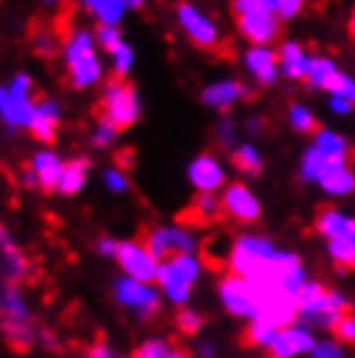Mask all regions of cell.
Listing matches in <instances>:
<instances>
[{
	"instance_id": "cell-1",
	"label": "cell",
	"mask_w": 355,
	"mask_h": 358,
	"mask_svg": "<svg viewBox=\"0 0 355 358\" xmlns=\"http://www.w3.org/2000/svg\"><path fill=\"white\" fill-rule=\"evenodd\" d=\"M231 13L241 34L259 47L273 45L283 34L280 16L270 8L267 0H233Z\"/></svg>"
},
{
	"instance_id": "cell-2",
	"label": "cell",
	"mask_w": 355,
	"mask_h": 358,
	"mask_svg": "<svg viewBox=\"0 0 355 358\" xmlns=\"http://www.w3.org/2000/svg\"><path fill=\"white\" fill-rule=\"evenodd\" d=\"M350 309L345 299L327 288L319 280H311V283H303L301 294H298V312H301L303 320H309L314 327H327L332 330L335 322Z\"/></svg>"
},
{
	"instance_id": "cell-3",
	"label": "cell",
	"mask_w": 355,
	"mask_h": 358,
	"mask_svg": "<svg viewBox=\"0 0 355 358\" xmlns=\"http://www.w3.org/2000/svg\"><path fill=\"white\" fill-rule=\"evenodd\" d=\"M0 330L16 350H27L34 343V322L29 304L13 286L0 294Z\"/></svg>"
},
{
	"instance_id": "cell-4",
	"label": "cell",
	"mask_w": 355,
	"mask_h": 358,
	"mask_svg": "<svg viewBox=\"0 0 355 358\" xmlns=\"http://www.w3.org/2000/svg\"><path fill=\"white\" fill-rule=\"evenodd\" d=\"M301 174L303 179H317L332 195H345L355 187V174L353 169H347L345 159H329L317 145L303 153Z\"/></svg>"
},
{
	"instance_id": "cell-5",
	"label": "cell",
	"mask_w": 355,
	"mask_h": 358,
	"mask_svg": "<svg viewBox=\"0 0 355 358\" xmlns=\"http://www.w3.org/2000/svg\"><path fill=\"white\" fill-rule=\"evenodd\" d=\"M197 275H200V262L192 255L166 257L159 268V283L164 288V294L169 296L174 304H184L189 299Z\"/></svg>"
},
{
	"instance_id": "cell-6",
	"label": "cell",
	"mask_w": 355,
	"mask_h": 358,
	"mask_svg": "<svg viewBox=\"0 0 355 358\" xmlns=\"http://www.w3.org/2000/svg\"><path fill=\"white\" fill-rule=\"evenodd\" d=\"M275 252V244L265 239V236H249V234L239 236L231 247V255H229V270L252 280L270 262V257Z\"/></svg>"
},
{
	"instance_id": "cell-7",
	"label": "cell",
	"mask_w": 355,
	"mask_h": 358,
	"mask_svg": "<svg viewBox=\"0 0 355 358\" xmlns=\"http://www.w3.org/2000/svg\"><path fill=\"white\" fill-rule=\"evenodd\" d=\"M101 112H104V120H109L117 130L122 127H130L140 117V99H138V91L124 81H112L104 89V96H101Z\"/></svg>"
},
{
	"instance_id": "cell-8",
	"label": "cell",
	"mask_w": 355,
	"mask_h": 358,
	"mask_svg": "<svg viewBox=\"0 0 355 358\" xmlns=\"http://www.w3.org/2000/svg\"><path fill=\"white\" fill-rule=\"evenodd\" d=\"M34 99H31V78L16 76V81L8 89L0 86V117L8 127H21L31 122L34 115Z\"/></svg>"
},
{
	"instance_id": "cell-9",
	"label": "cell",
	"mask_w": 355,
	"mask_h": 358,
	"mask_svg": "<svg viewBox=\"0 0 355 358\" xmlns=\"http://www.w3.org/2000/svg\"><path fill=\"white\" fill-rule=\"evenodd\" d=\"M221 301L223 306L229 309L236 317H247V320H254L259 314V306H262V299H259L257 286L247 280V278L236 275L229 270V275L221 278Z\"/></svg>"
},
{
	"instance_id": "cell-10",
	"label": "cell",
	"mask_w": 355,
	"mask_h": 358,
	"mask_svg": "<svg viewBox=\"0 0 355 358\" xmlns=\"http://www.w3.org/2000/svg\"><path fill=\"white\" fill-rule=\"evenodd\" d=\"M177 18L195 47L208 50V52H218V50H221L223 39H221V34H218V29H215V24L205 16L203 10H197L192 3H179Z\"/></svg>"
},
{
	"instance_id": "cell-11",
	"label": "cell",
	"mask_w": 355,
	"mask_h": 358,
	"mask_svg": "<svg viewBox=\"0 0 355 358\" xmlns=\"http://www.w3.org/2000/svg\"><path fill=\"white\" fill-rule=\"evenodd\" d=\"M117 262L127 273V278L151 283L153 278H159V257L148 250L145 242H122L117 247Z\"/></svg>"
},
{
	"instance_id": "cell-12",
	"label": "cell",
	"mask_w": 355,
	"mask_h": 358,
	"mask_svg": "<svg viewBox=\"0 0 355 358\" xmlns=\"http://www.w3.org/2000/svg\"><path fill=\"white\" fill-rule=\"evenodd\" d=\"M145 244H148V250L159 260H166V257H174V255H189L197 247L195 236L187 234L184 229H179V226H159V229H153L145 236Z\"/></svg>"
},
{
	"instance_id": "cell-13",
	"label": "cell",
	"mask_w": 355,
	"mask_h": 358,
	"mask_svg": "<svg viewBox=\"0 0 355 358\" xmlns=\"http://www.w3.org/2000/svg\"><path fill=\"white\" fill-rule=\"evenodd\" d=\"M119 304L130 306L133 312H138L140 317H153L159 312V291L143 280H135V278H119L115 288Z\"/></svg>"
},
{
	"instance_id": "cell-14",
	"label": "cell",
	"mask_w": 355,
	"mask_h": 358,
	"mask_svg": "<svg viewBox=\"0 0 355 358\" xmlns=\"http://www.w3.org/2000/svg\"><path fill=\"white\" fill-rule=\"evenodd\" d=\"M314 229L329 242H347L355 244V218L340 213L338 208L321 203L314 213Z\"/></svg>"
},
{
	"instance_id": "cell-15",
	"label": "cell",
	"mask_w": 355,
	"mask_h": 358,
	"mask_svg": "<svg viewBox=\"0 0 355 358\" xmlns=\"http://www.w3.org/2000/svg\"><path fill=\"white\" fill-rule=\"evenodd\" d=\"M221 200L226 215H231L233 221H239V224H254V221H259L262 208H259V200L252 195V189L247 185H241V182L229 185Z\"/></svg>"
},
{
	"instance_id": "cell-16",
	"label": "cell",
	"mask_w": 355,
	"mask_h": 358,
	"mask_svg": "<svg viewBox=\"0 0 355 358\" xmlns=\"http://www.w3.org/2000/svg\"><path fill=\"white\" fill-rule=\"evenodd\" d=\"M317 345L314 335L301 324H288L277 332V338L273 341V345L267 348L270 358H298L303 353H311V348Z\"/></svg>"
},
{
	"instance_id": "cell-17",
	"label": "cell",
	"mask_w": 355,
	"mask_h": 358,
	"mask_svg": "<svg viewBox=\"0 0 355 358\" xmlns=\"http://www.w3.org/2000/svg\"><path fill=\"white\" fill-rule=\"evenodd\" d=\"M189 179L200 192H215L226 185V174L221 169V162L213 153H200L195 162L189 164Z\"/></svg>"
},
{
	"instance_id": "cell-18",
	"label": "cell",
	"mask_w": 355,
	"mask_h": 358,
	"mask_svg": "<svg viewBox=\"0 0 355 358\" xmlns=\"http://www.w3.org/2000/svg\"><path fill=\"white\" fill-rule=\"evenodd\" d=\"M244 60H247V68L249 73L257 78L262 86H270V83H275V76H277V65H280V57L277 52H273L270 47H252L247 55H244Z\"/></svg>"
},
{
	"instance_id": "cell-19",
	"label": "cell",
	"mask_w": 355,
	"mask_h": 358,
	"mask_svg": "<svg viewBox=\"0 0 355 358\" xmlns=\"http://www.w3.org/2000/svg\"><path fill=\"white\" fill-rule=\"evenodd\" d=\"M57 125H60V107L55 101H39L34 107V115H31V122H29V130L36 141H45V143H52L55 133H57Z\"/></svg>"
},
{
	"instance_id": "cell-20",
	"label": "cell",
	"mask_w": 355,
	"mask_h": 358,
	"mask_svg": "<svg viewBox=\"0 0 355 358\" xmlns=\"http://www.w3.org/2000/svg\"><path fill=\"white\" fill-rule=\"evenodd\" d=\"M249 96H252V91L241 81H221V83L208 86V89L203 91V101L208 107H215V109H229V107H233L236 101L249 99Z\"/></svg>"
},
{
	"instance_id": "cell-21",
	"label": "cell",
	"mask_w": 355,
	"mask_h": 358,
	"mask_svg": "<svg viewBox=\"0 0 355 358\" xmlns=\"http://www.w3.org/2000/svg\"><path fill=\"white\" fill-rule=\"evenodd\" d=\"M62 169H65V162L52 151H39L34 159H31V171L36 174L39 187H45V189H57Z\"/></svg>"
},
{
	"instance_id": "cell-22",
	"label": "cell",
	"mask_w": 355,
	"mask_h": 358,
	"mask_svg": "<svg viewBox=\"0 0 355 358\" xmlns=\"http://www.w3.org/2000/svg\"><path fill=\"white\" fill-rule=\"evenodd\" d=\"M277 57H280V68H283V73L288 76V78H296V81H306V78H309L311 57H306L301 45L285 42V45L280 47Z\"/></svg>"
},
{
	"instance_id": "cell-23",
	"label": "cell",
	"mask_w": 355,
	"mask_h": 358,
	"mask_svg": "<svg viewBox=\"0 0 355 358\" xmlns=\"http://www.w3.org/2000/svg\"><path fill=\"white\" fill-rule=\"evenodd\" d=\"M221 215H226L223 210V200L215 197V192H200L189 206V213L184 215L187 221H195V224H213Z\"/></svg>"
},
{
	"instance_id": "cell-24",
	"label": "cell",
	"mask_w": 355,
	"mask_h": 358,
	"mask_svg": "<svg viewBox=\"0 0 355 358\" xmlns=\"http://www.w3.org/2000/svg\"><path fill=\"white\" fill-rule=\"evenodd\" d=\"M71 71V83L75 89H86V86H94V83L101 78V63H99L96 52L89 55V57H80L75 63L68 65Z\"/></svg>"
},
{
	"instance_id": "cell-25",
	"label": "cell",
	"mask_w": 355,
	"mask_h": 358,
	"mask_svg": "<svg viewBox=\"0 0 355 358\" xmlns=\"http://www.w3.org/2000/svg\"><path fill=\"white\" fill-rule=\"evenodd\" d=\"M277 332H280V327H275L262 317H254V320H249L247 330H244V343L252 348H270L277 338Z\"/></svg>"
},
{
	"instance_id": "cell-26",
	"label": "cell",
	"mask_w": 355,
	"mask_h": 358,
	"mask_svg": "<svg viewBox=\"0 0 355 358\" xmlns=\"http://www.w3.org/2000/svg\"><path fill=\"white\" fill-rule=\"evenodd\" d=\"M0 257H3V268L10 278H24L27 275V257L13 247V242L8 239V234L0 229Z\"/></svg>"
},
{
	"instance_id": "cell-27",
	"label": "cell",
	"mask_w": 355,
	"mask_h": 358,
	"mask_svg": "<svg viewBox=\"0 0 355 358\" xmlns=\"http://www.w3.org/2000/svg\"><path fill=\"white\" fill-rule=\"evenodd\" d=\"M86 171H89V162L86 159H75V162H68L65 164V169H62V177H60V189L62 195H75L83 185H86Z\"/></svg>"
},
{
	"instance_id": "cell-28",
	"label": "cell",
	"mask_w": 355,
	"mask_h": 358,
	"mask_svg": "<svg viewBox=\"0 0 355 358\" xmlns=\"http://www.w3.org/2000/svg\"><path fill=\"white\" fill-rule=\"evenodd\" d=\"M96 50H94V39H91L89 31H73L68 36V42H65V63L68 65L80 60V57H89Z\"/></svg>"
},
{
	"instance_id": "cell-29",
	"label": "cell",
	"mask_w": 355,
	"mask_h": 358,
	"mask_svg": "<svg viewBox=\"0 0 355 358\" xmlns=\"http://www.w3.org/2000/svg\"><path fill=\"white\" fill-rule=\"evenodd\" d=\"M338 68H335V63L332 60H327V57H311L309 63V78L306 81H311L317 89H329V83L335 81V76H338Z\"/></svg>"
},
{
	"instance_id": "cell-30",
	"label": "cell",
	"mask_w": 355,
	"mask_h": 358,
	"mask_svg": "<svg viewBox=\"0 0 355 358\" xmlns=\"http://www.w3.org/2000/svg\"><path fill=\"white\" fill-rule=\"evenodd\" d=\"M231 164L239 171L249 174V177H259L262 174V159L259 153L254 151V145H241L236 151L231 153Z\"/></svg>"
},
{
	"instance_id": "cell-31",
	"label": "cell",
	"mask_w": 355,
	"mask_h": 358,
	"mask_svg": "<svg viewBox=\"0 0 355 358\" xmlns=\"http://www.w3.org/2000/svg\"><path fill=\"white\" fill-rule=\"evenodd\" d=\"M317 148L324 156H329V159H345V162H347V153H350V145L345 143V138L338 133H327V130H321L317 135Z\"/></svg>"
},
{
	"instance_id": "cell-32",
	"label": "cell",
	"mask_w": 355,
	"mask_h": 358,
	"mask_svg": "<svg viewBox=\"0 0 355 358\" xmlns=\"http://www.w3.org/2000/svg\"><path fill=\"white\" fill-rule=\"evenodd\" d=\"M291 125H294L301 135H319L321 133L319 120L311 115L303 104H294V107H291Z\"/></svg>"
},
{
	"instance_id": "cell-33",
	"label": "cell",
	"mask_w": 355,
	"mask_h": 358,
	"mask_svg": "<svg viewBox=\"0 0 355 358\" xmlns=\"http://www.w3.org/2000/svg\"><path fill=\"white\" fill-rule=\"evenodd\" d=\"M329 257L338 265V270H355V244L347 242H329Z\"/></svg>"
},
{
	"instance_id": "cell-34",
	"label": "cell",
	"mask_w": 355,
	"mask_h": 358,
	"mask_svg": "<svg viewBox=\"0 0 355 358\" xmlns=\"http://www.w3.org/2000/svg\"><path fill=\"white\" fill-rule=\"evenodd\" d=\"M332 335H335V341L342 343V345H355V309L353 306L335 322Z\"/></svg>"
},
{
	"instance_id": "cell-35",
	"label": "cell",
	"mask_w": 355,
	"mask_h": 358,
	"mask_svg": "<svg viewBox=\"0 0 355 358\" xmlns=\"http://www.w3.org/2000/svg\"><path fill=\"white\" fill-rule=\"evenodd\" d=\"M124 8H127V6H124V0H101L96 8H94V13L101 18V24L117 27V21L122 18Z\"/></svg>"
},
{
	"instance_id": "cell-36",
	"label": "cell",
	"mask_w": 355,
	"mask_h": 358,
	"mask_svg": "<svg viewBox=\"0 0 355 358\" xmlns=\"http://www.w3.org/2000/svg\"><path fill=\"white\" fill-rule=\"evenodd\" d=\"M112 65H115V73L117 78L122 81L124 76L130 73V68H133V47H127L122 42V45L117 47L115 52H112Z\"/></svg>"
},
{
	"instance_id": "cell-37",
	"label": "cell",
	"mask_w": 355,
	"mask_h": 358,
	"mask_svg": "<svg viewBox=\"0 0 355 358\" xmlns=\"http://www.w3.org/2000/svg\"><path fill=\"white\" fill-rule=\"evenodd\" d=\"M203 314H197L195 309H179L177 314V327L184 335H195V332L203 330Z\"/></svg>"
},
{
	"instance_id": "cell-38",
	"label": "cell",
	"mask_w": 355,
	"mask_h": 358,
	"mask_svg": "<svg viewBox=\"0 0 355 358\" xmlns=\"http://www.w3.org/2000/svg\"><path fill=\"white\" fill-rule=\"evenodd\" d=\"M171 350L174 348H169V343L166 341L153 338V341H145L140 348L135 350V358H169Z\"/></svg>"
},
{
	"instance_id": "cell-39",
	"label": "cell",
	"mask_w": 355,
	"mask_h": 358,
	"mask_svg": "<svg viewBox=\"0 0 355 358\" xmlns=\"http://www.w3.org/2000/svg\"><path fill=\"white\" fill-rule=\"evenodd\" d=\"M96 39H99V45L104 47L107 52H115L117 47L122 45V36H119V29H117V27H109V24H101V27H99Z\"/></svg>"
},
{
	"instance_id": "cell-40",
	"label": "cell",
	"mask_w": 355,
	"mask_h": 358,
	"mask_svg": "<svg viewBox=\"0 0 355 358\" xmlns=\"http://www.w3.org/2000/svg\"><path fill=\"white\" fill-rule=\"evenodd\" d=\"M311 358H347L342 350V343L338 341H317L311 348Z\"/></svg>"
},
{
	"instance_id": "cell-41",
	"label": "cell",
	"mask_w": 355,
	"mask_h": 358,
	"mask_svg": "<svg viewBox=\"0 0 355 358\" xmlns=\"http://www.w3.org/2000/svg\"><path fill=\"white\" fill-rule=\"evenodd\" d=\"M115 138H117V127L112 125L109 120H101L96 125V130H94V143H96L99 148H104V145H109Z\"/></svg>"
},
{
	"instance_id": "cell-42",
	"label": "cell",
	"mask_w": 355,
	"mask_h": 358,
	"mask_svg": "<svg viewBox=\"0 0 355 358\" xmlns=\"http://www.w3.org/2000/svg\"><path fill=\"white\" fill-rule=\"evenodd\" d=\"M34 47H36V52L52 55L55 50H57L52 31H47V29H36V31H34Z\"/></svg>"
},
{
	"instance_id": "cell-43",
	"label": "cell",
	"mask_w": 355,
	"mask_h": 358,
	"mask_svg": "<svg viewBox=\"0 0 355 358\" xmlns=\"http://www.w3.org/2000/svg\"><path fill=\"white\" fill-rule=\"evenodd\" d=\"M104 182H107V187L112 189V192H124V189H127V177H124L119 169L104 171Z\"/></svg>"
},
{
	"instance_id": "cell-44",
	"label": "cell",
	"mask_w": 355,
	"mask_h": 358,
	"mask_svg": "<svg viewBox=\"0 0 355 358\" xmlns=\"http://www.w3.org/2000/svg\"><path fill=\"white\" fill-rule=\"evenodd\" d=\"M83 358H119V356H117L109 345H104V343H96V345H91V348L86 350V356H83Z\"/></svg>"
},
{
	"instance_id": "cell-45",
	"label": "cell",
	"mask_w": 355,
	"mask_h": 358,
	"mask_svg": "<svg viewBox=\"0 0 355 358\" xmlns=\"http://www.w3.org/2000/svg\"><path fill=\"white\" fill-rule=\"evenodd\" d=\"M353 104L355 101H350V99H345V96H332V109H335V112H342V115H345V112L353 109Z\"/></svg>"
},
{
	"instance_id": "cell-46",
	"label": "cell",
	"mask_w": 355,
	"mask_h": 358,
	"mask_svg": "<svg viewBox=\"0 0 355 358\" xmlns=\"http://www.w3.org/2000/svg\"><path fill=\"white\" fill-rule=\"evenodd\" d=\"M117 247H119V244H117L115 239H101V242H99V252H101V255H117Z\"/></svg>"
},
{
	"instance_id": "cell-47",
	"label": "cell",
	"mask_w": 355,
	"mask_h": 358,
	"mask_svg": "<svg viewBox=\"0 0 355 358\" xmlns=\"http://www.w3.org/2000/svg\"><path fill=\"white\" fill-rule=\"evenodd\" d=\"M197 358H215V348L208 345V343H203V345L197 348Z\"/></svg>"
},
{
	"instance_id": "cell-48",
	"label": "cell",
	"mask_w": 355,
	"mask_h": 358,
	"mask_svg": "<svg viewBox=\"0 0 355 358\" xmlns=\"http://www.w3.org/2000/svg\"><path fill=\"white\" fill-rule=\"evenodd\" d=\"M347 34H350V39L355 42V10L350 13V21H347Z\"/></svg>"
},
{
	"instance_id": "cell-49",
	"label": "cell",
	"mask_w": 355,
	"mask_h": 358,
	"mask_svg": "<svg viewBox=\"0 0 355 358\" xmlns=\"http://www.w3.org/2000/svg\"><path fill=\"white\" fill-rule=\"evenodd\" d=\"M267 3H270V8L277 10V16H280V10H283V3H285V0H267Z\"/></svg>"
},
{
	"instance_id": "cell-50",
	"label": "cell",
	"mask_w": 355,
	"mask_h": 358,
	"mask_svg": "<svg viewBox=\"0 0 355 358\" xmlns=\"http://www.w3.org/2000/svg\"><path fill=\"white\" fill-rule=\"evenodd\" d=\"M143 3H145V0H124L127 8H143Z\"/></svg>"
},
{
	"instance_id": "cell-51",
	"label": "cell",
	"mask_w": 355,
	"mask_h": 358,
	"mask_svg": "<svg viewBox=\"0 0 355 358\" xmlns=\"http://www.w3.org/2000/svg\"><path fill=\"white\" fill-rule=\"evenodd\" d=\"M169 358H189V353H184V350H171Z\"/></svg>"
},
{
	"instance_id": "cell-52",
	"label": "cell",
	"mask_w": 355,
	"mask_h": 358,
	"mask_svg": "<svg viewBox=\"0 0 355 358\" xmlns=\"http://www.w3.org/2000/svg\"><path fill=\"white\" fill-rule=\"evenodd\" d=\"M99 3H101V0H83V6H86V8H89V10H94V8H96Z\"/></svg>"
},
{
	"instance_id": "cell-53",
	"label": "cell",
	"mask_w": 355,
	"mask_h": 358,
	"mask_svg": "<svg viewBox=\"0 0 355 358\" xmlns=\"http://www.w3.org/2000/svg\"><path fill=\"white\" fill-rule=\"evenodd\" d=\"M50 3H60V0H50Z\"/></svg>"
}]
</instances>
